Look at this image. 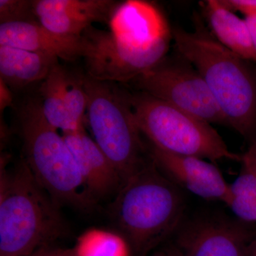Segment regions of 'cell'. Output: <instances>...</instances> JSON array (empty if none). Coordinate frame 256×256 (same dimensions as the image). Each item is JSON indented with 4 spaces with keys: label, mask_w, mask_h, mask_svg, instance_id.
I'll list each match as a JSON object with an SVG mask.
<instances>
[{
    "label": "cell",
    "mask_w": 256,
    "mask_h": 256,
    "mask_svg": "<svg viewBox=\"0 0 256 256\" xmlns=\"http://www.w3.org/2000/svg\"><path fill=\"white\" fill-rule=\"evenodd\" d=\"M68 74L57 64L50 70L40 87L42 112L50 126L63 132L72 131L66 108L65 92Z\"/></svg>",
    "instance_id": "obj_16"
},
{
    "label": "cell",
    "mask_w": 256,
    "mask_h": 256,
    "mask_svg": "<svg viewBox=\"0 0 256 256\" xmlns=\"http://www.w3.org/2000/svg\"><path fill=\"white\" fill-rule=\"evenodd\" d=\"M65 104L72 130L84 128V118L87 110L88 99L82 80L67 76Z\"/></svg>",
    "instance_id": "obj_18"
},
{
    "label": "cell",
    "mask_w": 256,
    "mask_h": 256,
    "mask_svg": "<svg viewBox=\"0 0 256 256\" xmlns=\"http://www.w3.org/2000/svg\"><path fill=\"white\" fill-rule=\"evenodd\" d=\"M0 46L54 56L69 62L82 57L84 52L82 38H69L56 34L40 22L2 24Z\"/></svg>",
    "instance_id": "obj_13"
},
{
    "label": "cell",
    "mask_w": 256,
    "mask_h": 256,
    "mask_svg": "<svg viewBox=\"0 0 256 256\" xmlns=\"http://www.w3.org/2000/svg\"><path fill=\"white\" fill-rule=\"evenodd\" d=\"M186 207L182 188L151 158L121 186L109 210L132 254L146 256L174 236L186 217Z\"/></svg>",
    "instance_id": "obj_3"
},
{
    "label": "cell",
    "mask_w": 256,
    "mask_h": 256,
    "mask_svg": "<svg viewBox=\"0 0 256 256\" xmlns=\"http://www.w3.org/2000/svg\"><path fill=\"white\" fill-rule=\"evenodd\" d=\"M20 124L26 164L42 188L58 204L92 208L96 202L86 188L73 153L45 118L40 98L23 104Z\"/></svg>",
    "instance_id": "obj_5"
},
{
    "label": "cell",
    "mask_w": 256,
    "mask_h": 256,
    "mask_svg": "<svg viewBox=\"0 0 256 256\" xmlns=\"http://www.w3.org/2000/svg\"><path fill=\"white\" fill-rule=\"evenodd\" d=\"M238 220L256 224V195H227L224 200Z\"/></svg>",
    "instance_id": "obj_20"
},
{
    "label": "cell",
    "mask_w": 256,
    "mask_h": 256,
    "mask_svg": "<svg viewBox=\"0 0 256 256\" xmlns=\"http://www.w3.org/2000/svg\"><path fill=\"white\" fill-rule=\"evenodd\" d=\"M250 225L226 216L185 217L172 237L180 256H247L256 236Z\"/></svg>",
    "instance_id": "obj_9"
},
{
    "label": "cell",
    "mask_w": 256,
    "mask_h": 256,
    "mask_svg": "<svg viewBox=\"0 0 256 256\" xmlns=\"http://www.w3.org/2000/svg\"><path fill=\"white\" fill-rule=\"evenodd\" d=\"M13 95L11 88L2 80H0V110L1 114L12 105Z\"/></svg>",
    "instance_id": "obj_22"
},
{
    "label": "cell",
    "mask_w": 256,
    "mask_h": 256,
    "mask_svg": "<svg viewBox=\"0 0 256 256\" xmlns=\"http://www.w3.org/2000/svg\"><path fill=\"white\" fill-rule=\"evenodd\" d=\"M82 80L94 141L126 183L151 159L134 119L129 92L114 82L95 80L88 76H82Z\"/></svg>",
    "instance_id": "obj_6"
},
{
    "label": "cell",
    "mask_w": 256,
    "mask_h": 256,
    "mask_svg": "<svg viewBox=\"0 0 256 256\" xmlns=\"http://www.w3.org/2000/svg\"><path fill=\"white\" fill-rule=\"evenodd\" d=\"M73 153L88 192L95 201L119 191L122 178L108 158L84 128L63 132Z\"/></svg>",
    "instance_id": "obj_12"
},
{
    "label": "cell",
    "mask_w": 256,
    "mask_h": 256,
    "mask_svg": "<svg viewBox=\"0 0 256 256\" xmlns=\"http://www.w3.org/2000/svg\"><path fill=\"white\" fill-rule=\"evenodd\" d=\"M0 256L28 255L65 235L58 204L32 174L26 161L12 174L1 170Z\"/></svg>",
    "instance_id": "obj_4"
},
{
    "label": "cell",
    "mask_w": 256,
    "mask_h": 256,
    "mask_svg": "<svg viewBox=\"0 0 256 256\" xmlns=\"http://www.w3.org/2000/svg\"><path fill=\"white\" fill-rule=\"evenodd\" d=\"M210 33L217 42L240 58L256 63V52L245 20L223 4L220 0L202 2Z\"/></svg>",
    "instance_id": "obj_14"
},
{
    "label": "cell",
    "mask_w": 256,
    "mask_h": 256,
    "mask_svg": "<svg viewBox=\"0 0 256 256\" xmlns=\"http://www.w3.org/2000/svg\"><path fill=\"white\" fill-rule=\"evenodd\" d=\"M52 246H45L38 249L36 252H32L28 255L22 256H46L47 254L50 252V250L53 248Z\"/></svg>",
    "instance_id": "obj_26"
},
{
    "label": "cell",
    "mask_w": 256,
    "mask_h": 256,
    "mask_svg": "<svg viewBox=\"0 0 256 256\" xmlns=\"http://www.w3.org/2000/svg\"><path fill=\"white\" fill-rule=\"evenodd\" d=\"M46 256H76L74 248H58L54 247Z\"/></svg>",
    "instance_id": "obj_25"
},
{
    "label": "cell",
    "mask_w": 256,
    "mask_h": 256,
    "mask_svg": "<svg viewBox=\"0 0 256 256\" xmlns=\"http://www.w3.org/2000/svg\"><path fill=\"white\" fill-rule=\"evenodd\" d=\"M245 15L246 23L252 46L256 52V12H250Z\"/></svg>",
    "instance_id": "obj_24"
},
{
    "label": "cell",
    "mask_w": 256,
    "mask_h": 256,
    "mask_svg": "<svg viewBox=\"0 0 256 256\" xmlns=\"http://www.w3.org/2000/svg\"><path fill=\"white\" fill-rule=\"evenodd\" d=\"M38 22L33 0H0V24Z\"/></svg>",
    "instance_id": "obj_19"
},
{
    "label": "cell",
    "mask_w": 256,
    "mask_h": 256,
    "mask_svg": "<svg viewBox=\"0 0 256 256\" xmlns=\"http://www.w3.org/2000/svg\"><path fill=\"white\" fill-rule=\"evenodd\" d=\"M180 55L198 70L228 126L256 140V67L222 46L198 21L194 31L172 30Z\"/></svg>",
    "instance_id": "obj_2"
},
{
    "label": "cell",
    "mask_w": 256,
    "mask_h": 256,
    "mask_svg": "<svg viewBox=\"0 0 256 256\" xmlns=\"http://www.w3.org/2000/svg\"><path fill=\"white\" fill-rule=\"evenodd\" d=\"M232 11H239L244 14L256 12V0H220Z\"/></svg>",
    "instance_id": "obj_21"
},
{
    "label": "cell",
    "mask_w": 256,
    "mask_h": 256,
    "mask_svg": "<svg viewBox=\"0 0 256 256\" xmlns=\"http://www.w3.org/2000/svg\"><path fill=\"white\" fill-rule=\"evenodd\" d=\"M58 60L54 56L0 46V80L12 89L43 82Z\"/></svg>",
    "instance_id": "obj_15"
},
{
    "label": "cell",
    "mask_w": 256,
    "mask_h": 256,
    "mask_svg": "<svg viewBox=\"0 0 256 256\" xmlns=\"http://www.w3.org/2000/svg\"><path fill=\"white\" fill-rule=\"evenodd\" d=\"M148 149L160 171L180 188L207 201L224 202L229 184L213 163L196 156L166 152L151 144Z\"/></svg>",
    "instance_id": "obj_10"
},
{
    "label": "cell",
    "mask_w": 256,
    "mask_h": 256,
    "mask_svg": "<svg viewBox=\"0 0 256 256\" xmlns=\"http://www.w3.org/2000/svg\"><path fill=\"white\" fill-rule=\"evenodd\" d=\"M108 25L109 31L92 26L82 34V57L90 78L132 82L168 56L172 30L154 3L142 0L118 2Z\"/></svg>",
    "instance_id": "obj_1"
},
{
    "label": "cell",
    "mask_w": 256,
    "mask_h": 256,
    "mask_svg": "<svg viewBox=\"0 0 256 256\" xmlns=\"http://www.w3.org/2000/svg\"><path fill=\"white\" fill-rule=\"evenodd\" d=\"M112 0H33L37 20L50 32L80 38L96 22L108 24L118 4Z\"/></svg>",
    "instance_id": "obj_11"
},
{
    "label": "cell",
    "mask_w": 256,
    "mask_h": 256,
    "mask_svg": "<svg viewBox=\"0 0 256 256\" xmlns=\"http://www.w3.org/2000/svg\"><path fill=\"white\" fill-rule=\"evenodd\" d=\"M76 256H131L132 250L121 234L101 228H90L77 239Z\"/></svg>",
    "instance_id": "obj_17"
},
{
    "label": "cell",
    "mask_w": 256,
    "mask_h": 256,
    "mask_svg": "<svg viewBox=\"0 0 256 256\" xmlns=\"http://www.w3.org/2000/svg\"><path fill=\"white\" fill-rule=\"evenodd\" d=\"M134 119L150 144L178 156L242 162L206 121L142 92L130 94Z\"/></svg>",
    "instance_id": "obj_7"
},
{
    "label": "cell",
    "mask_w": 256,
    "mask_h": 256,
    "mask_svg": "<svg viewBox=\"0 0 256 256\" xmlns=\"http://www.w3.org/2000/svg\"><path fill=\"white\" fill-rule=\"evenodd\" d=\"M240 162L249 165L256 172V140L250 143L248 149L242 156Z\"/></svg>",
    "instance_id": "obj_23"
},
{
    "label": "cell",
    "mask_w": 256,
    "mask_h": 256,
    "mask_svg": "<svg viewBox=\"0 0 256 256\" xmlns=\"http://www.w3.org/2000/svg\"><path fill=\"white\" fill-rule=\"evenodd\" d=\"M166 56L148 73L132 80L140 92L156 98L210 124L228 126L206 82L178 53Z\"/></svg>",
    "instance_id": "obj_8"
},
{
    "label": "cell",
    "mask_w": 256,
    "mask_h": 256,
    "mask_svg": "<svg viewBox=\"0 0 256 256\" xmlns=\"http://www.w3.org/2000/svg\"><path fill=\"white\" fill-rule=\"evenodd\" d=\"M246 255L247 256H256V236L248 246Z\"/></svg>",
    "instance_id": "obj_27"
}]
</instances>
